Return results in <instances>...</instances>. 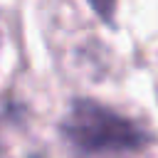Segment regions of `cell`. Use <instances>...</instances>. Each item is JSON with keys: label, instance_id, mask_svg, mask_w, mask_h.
I'll return each instance as SVG.
<instances>
[{"label": "cell", "instance_id": "obj_2", "mask_svg": "<svg viewBox=\"0 0 158 158\" xmlns=\"http://www.w3.org/2000/svg\"><path fill=\"white\" fill-rule=\"evenodd\" d=\"M91 10L104 20V22H111L114 20V10H116V0H89Z\"/></svg>", "mask_w": 158, "mask_h": 158}, {"label": "cell", "instance_id": "obj_1", "mask_svg": "<svg viewBox=\"0 0 158 158\" xmlns=\"http://www.w3.org/2000/svg\"><path fill=\"white\" fill-rule=\"evenodd\" d=\"M62 133L84 156H123L151 143V133L141 123L94 99H77L69 106Z\"/></svg>", "mask_w": 158, "mask_h": 158}]
</instances>
